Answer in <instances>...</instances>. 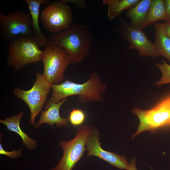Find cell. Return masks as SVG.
<instances>
[{"label":"cell","mask_w":170,"mask_h":170,"mask_svg":"<svg viewBox=\"0 0 170 170\" xmlns=\"http://www.w3.org/2000/svg\"><path fill=\"white\" fill-rule=\"evenodd\" d=\"M107 85L100 79L99 74L92 72L88 80L83 83L69 81L57 84H51L52 95L46 103L45 110L52 104L73 95H78V100L81 103L102 101V95L106 90Z\"/></svg>","instance_id":"6da1fadb"},{"label":"cell","mask_w":170,"mask_h":170,"mask_svg":"<svg viewBox=\"0 0 170 170\" xmlns=\"http://www.w3.org/2000/svg\"><path fill=\"white\" fill-rule=\"evenodd\" d=\"M93 40L88 27L77 23L48 38V43L58 45L66 51L73 64L83 60L89 52Z\"/></svg>","instance_id":"7a4b0ae2"},{"label":"cell","mask_w":170,"mask_h":170,"mask_svg":"<svg viewBox=\"0 0 170 170\" xmlns=\"http://www.w3.org/2000/svg\"><path fill=\"white\" fill-rule=\"evenodd\" d=\"M7 64L17 71L31 63L42 61L43 51L33 37L22 36L9 43Z\"/></svg>","instance_id":"3957f363"},{"label":"cell","mask_w":170,"mask_h":170,"mask_svg":"<svg viewBox=\"0 0 170 170\" xmlns=\"http://www.w3.org/2000/svg\"><path fill=\"white\" fill-rule=\"evenodd\" d=\"M132 112L139 120L138 129L132 135V139L145 131L155 133L161 127L170 126V95L150 109L143 110L135 107Z\"/></svg>","instance_id":"277c9868"},{"label":"cell","mask_w":170,"mask_h":170,"mask_svg":"<svg viewBox=\"0 0 170 170\" xmlns=\"http://www.w3.org/2000/svg\"><path fill=\"white\" fill-rule=\"evenodd\" d=\"M43 64L42 76L51 84L62 83L64 73L71 64L66 51L58 45L48 43L43 51L42 60Z\"/></svg>","instance_id":"5b68a950"},{"label":"cell","mask_w":170,"mask_h":170,"mask_svg":"<svg viewBox=\"0 0 170 170\" xmlns=\"http://www.w3.org/2000/svg\"><path fill=\"white\" fill-rule=\"evenodd\" d=\"M93 130L91 126L84 125L77 129L76 135L73 139L60 141V145L63 150V156L57 165L50 170H72L87 150L86 142Z\"/></svg>","instance_id":"8992f818"},{"label":"cell","mask_w":170,"mask_h":170,"mask_svg":"<svg viewBox=\"0 0 170 170\" xmlns=\"http://www.w3.org/2000/svg\"><path fill=\"white\" fill-rule=\"evenodd\" d=\"M0 34L5 43L19 37H33L30 13L17 10L5 15L0 12Z\"/></svg>","instance_id":"52a82bcc"},{"label":"cell","mask_w":170,"mask_h":170,"mask_svg":"<svg viewBox=\"0 0 170 170\" xmlns=\"http://www.w3.org/2000/svg\"><path fill=\"white\" fill-rule=\"evenodd\" d=\"M51 88V84L46 81L39 72H37L36 73V80L30 89L24 90L17 87L14 89V96L23 100L30 108L31 125L35 124V118L42 110L50 92Z\"/></svg>","instance_id":"ba28073f"},{"label":"cell","mask_w":170,"mask_h":170,"mask_svg":"<svg viewBox=\"0 0 170 170\" xmlns=\"http://www.w3.org/2000/svg\"><path fill=\"white\" fill-rule=\"evenodd\" d=\"M114 30L128 42L129 49L137 50L140 57L156 58L160 56L154 43L147 37L143 31L132 27L124 20L120 19L118 24L115 27Z\"/></svg>","instance_id":"9c48e42d"},{"label":"cell","mask_w":170,"mask_h":170,"mask_svg":"<svg viewBox=\"0 0 170 170\" xmlns=\"http://www.w3.org/2000/svg\"><path fill=\"white\" fill-rule=\"evenodd\" d=\"M40 18L46 31L52 33L59 32L70 26L71 8L63 0L54 2L42 11Z\"/></svg>","instance_id":"30bf717a"},{"label":"cell","mask_w":170,"mask_h":170,"mask_svg":"<svg viewBox=\"0 0 170 170\" xmlns=\"http://www.w3.org/2000/svg\"><path fill=\"white\" fill-rule=\"evenodd\" d=\"M99 134L96 129H93L89 134L86 143L88 151L87 156H96L118 169L128 170L130 163L126 157L103 150L99 142Z\"/></svg>","instance_id":"8fae6325"},{"label":"cell","mask_w":170,"mask_h":170,"mask_svg":"<svg viewBox=\"0 0 170 170\" xmlns=\"http://www.w3.org/2000/svg\"><path fill=\"white\" fill-rule=\"evenodd\" d=\"M27 4L32 19L33 37L39 46L46 47L48 44V38L40 28L39 19L41 5L47 4L48 0H25Z\"/></svg>","instance_id":"7c38bea8"},{"label":"cell","mask_w":170,"mask_h":170,"mask_svg":"<svg viewBox=\"0 0 170 170\" xmlns=\"http://www.w3.org/2000/svg\"><path fill=\"white\" fill-rule=\"evenodd\" d=\"M67 99L64 98L58 102L51 104L46 110L42 111L38 122L34 125V127L38 128L44 123L48 124L52 127L54 124H55L57 127L68 125V117H61L59 111L61 106Z\"/></svg>","instance_id":"4fadbf2b"},{"label":"cell","mask_w":170,"mask_h":170,"mask_svg":"<svg viewBox=\"0 0 170 170\" xmlns=\"http://www.w3.org/2000/svg\"><path fill=\"white\" fill-rule=\"evenodd\" d=\"M152 0H140L134 7L128 9L127 16L130 20V25L133 28L143 31L148 10Z\"/></svg>","instance_id":"5bb4252c"},{"label":"cell","mask_w":170,"mask_h":170,"mask_svg":"<svg viewBox=\"0 0 170 170\" xmlns=\"http://www.w3.org/2000/svg\"><path fill=\"white\" fill-rule=\"evenodd\" d=\"M23 114L21 112L17 115H14L4 120H0L1 123L5 125L9 131L14 132L21 137L23 144L30 150L34 149L37 146L36 141L28 136L21 129L20 122Z\"/></svg>","instance_id":"9a60e30c"},{"label":"cell","mask_w":170,"mask_h":170,"mask_svg":"<svg viewBox=\"0 0 170 170\" xmlns=\"http://www.w3.org/2000/svg\"><path fill=\"white\" fill-rule=\"evenodd\" d=\"M155 30L154 42L155 48L160 56H163L167 59L170 64V38L165 33L161 23L154 24Z\"/></svg>","instance_id":"2e32d148"},{"label":"cell","mask_w":170,"mask_h":170,"mask_svg":"<svg viewBox=\"0 0 170 170\" xmlns=\"http://www.w3.org/2000/svg\"><path fill=\"white\" fill-rule=\"evenodd\" d=\"M140 0H104L103 3L107 5V15L113 20L120 15L123 10L129 9L136 5Z\"/></svg>","instance_id":"e0dca14e"},{"label":"cell","mask_w":170,"mask_h":170,"mask_svg":"<svg viewBox=\"0 0 170 170\" xmlns=\"http://www.w3.org/2000/svg\"><path fill=\"white\" fill-rule=\"evenodd\" d=\"M166 13L164 0H152L148 11L145 27L161 20H165Z\"/></svg>","instance_id":"ac0fdd59"},{"label":"cell","mask_w":170,"mask_h":170,"mask_svg":"<svg viewBox=\"0 0 170 170\" xmlns=\"http://www.w3.org/2000/svg\"><path fill=\"white\" fill-rule=\"evenodd\" d=\"M155 65L162 73V76L155 84L158 87L170 83V65L165 60H162L160 63L156 62Z\"/></svg>","instance_id":"d6986e66"},{"label":"cell","mask_w":170,"mask_h":170,"mask_svg":"<svg viewBox=\"0 0 170 170\" xmlns=\"http://www.w3.org/2000/svg\"><path fill=\"white\" fill-rule=\"evenodd\" d=\"M69 120L73 126L76 127L82 125L85 122L86 115L85 112L80 109H74L70 113Z\"/></svg>","instance_id":"ffe728a7"},{"label":"cell","mask_w":170,"mask_h":170,"mask_svg":"<svg viewBox=\"0 0 170 170\" xmlns=\"http://www.w3.org/2000/svg\"><path fill=\"white\" fill-rule=\"evenodd\" d=\"M22 150L20 149L18 150H13L11 151L5 150L3 148L2 145L0 144V154L4 155L12 158H16L20 156L21 155Z\"/></svg>","instance_id":"44dd1931"},{"label":"cell","mask_w":170,"mask_h":170,"mask_svg":"<svg viewBox=\"0 0 170 170\" xmlns=\"http://www.w3.org/2000/svg\"><path fill=\"white\" fill-rule=\"evenodd\" d=\"M162 27L165 33L170 38V20L165 21L161 23Z\"/></svg>","instance_id":"7402d4cb"},{"label":"cell","mask_w":170,"mask_h":170,"mask_svg":"<svg viewBox=\"0 0 170 170\" xmlns=\"http://www.w3.org/2000/svg\"><path fill=\"white\" fill-rule=\"evenodd\" d=\"M165 5L166 18L165 21L170 20V0H164Z\"/></svg>","instance_id":"603a6c76"},{"label":"cell","mask_w":170,"mask_h":170,"mask_svg":"<svg viewBox=\"0 0 170 170\" xmlns=\"http://www.w3.org/2000/svg\"><path fill=\"white\" fill-rule=\"evenodd\" d=\"M63 1L67 3V2H71L73 3L76 5L80 6H84L85 4V2L83 0H78V1H73V0H63Z\"/></svg>","instance_id":"cb8c5ba5"},{"label":"cell","mask_w":170,"mask_h":170,"mask_svg":"<svg viewBox=\"0 0 170 170\" xmlns=\"http://www.w3.org/2000/svg\"><path fill=\"white\" fill-rule=\"evenodd\" d=\"M129 163V167L128 170H137L136 167V162L135 157H134L131 160Z\"/></svg>","instance_id":"d4e9b609"}]
</instances>
